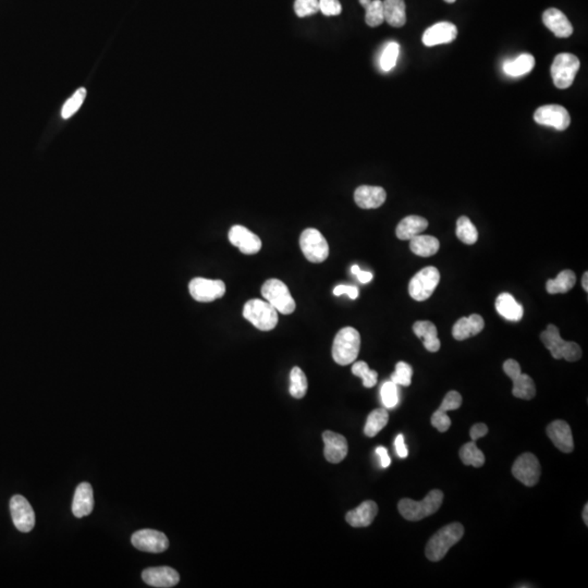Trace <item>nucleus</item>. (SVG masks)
I'll list each match as a JSON object with an SVG mask.
<instances>
[{
    "mask_svg": "<svg viewBox=\"0 0 588 588\" xmlns=\"http://www.w3.org/2000/svg\"><path fill=\"white\" fill-rule=\"evenodd\" d=\"M464 527L461 523L454 522L443 526L428 540L425 555L428 560L437 562L445 558L451 547L463 537Z\"/></svg>",
    "mask_w": 588,
    "mask_h": 588,
    "instance_id": "f257e3e1",
    "label": "nucleus"
},
{
    "mask_svg": "<svg viewBox=\"0 0 588 588\" xmlns=\"http://www.w3.org/2000/svg\"><path fill=\"white\" fill-rule=\"evenodd\" d=\"M443 501V492L438 489H434L422 501H414L408 498L400 500L398 509L405 519L416 522L438 511Z\"/></svg>",
    "mask_w": 588,
    "mask_h": 588,
    "instance_id": "f03ea898",
    "label": "nucleus"
},
{
    "mask_svg": "<svg viewBox=\"0 0 588 588\" xmlns=\"http://www.w3.org/2000/svg\"><path fill=\"white\" fill-rule=\"evenodd\" d=\"M361 336L353 327H344L335 337L332 357L337 364L346 366L352 364L359 353Z\"/></svg>",
    "mask_w": 588,
    "mask_h": 588,
    "instance_id": "7ed1b4c3",
    "label": "nucleus"
},
{
    "mask_svg": "<svg viewBox=\"0 0 588 588\" xmlns=\"http://www.w3.org/2000/svg\"><path fill=\"white\" fill-rule=\"evenodd\" d=\"M540 340L551 352L553 359L576 362L582 357L580 346L576 342L564 341L555 325H548L546 330L540 334Z\"/></svg>",
    "mask_w": 588,
    "mask_h": 588,
    "instance_id": "20e7f679",
    "label": "nucleus"
},
{
    "mask_svg": "<svg viewBox=\"0 0 588 588\" xmlns=\"http://www.w3.org/2000/svg\"><path fill=\"white\" fill-rule=\"evenodd\" d=\"M243 316L262 331L273 330L279 319L277 310L268 302L258 299L247 301L243 308Z\"/></svg>",
    "mask_w": 588,
    "mask_h": 588,
    "instance_id": "39448f33",
    "label": "nucleus"
},
{
    "mask_svg": "<svg viewBox=\"0 0 588 588\" xmlns=\"http://www.w3.org/2000/svg\"><path fill=\"white\" fill-rule=\"evenodd\" d=\"M262 296L283 315H290L296 311V301L288 287L279 279H268L262 285Z\"/></svg>",
    "mask_w": 588,
    "mask_h": 588,
    "instance_id": "423d86ee",
    "label": "nucleus"
},
{
    "mask_svg": "<svg viewBox=\"0 0 588 588\" xmlns=\"http://www.w3.org/2000/svg\"><path fill=\"white\" fill-rule=\"evenodd\" d=\"M440 281L439 270L433 266L423 268L418 271L409 283V293L411 298L418 302H423L431 298L434 291Z\"/></svg>",
    "mask_w": 588,
    "mask_h": 588,
    "instance_id": "0eeeda50",
    "label": "nucleus"
},
{
    "mask_svg": "<svg viewBox=\"0 0 588 588\" xmlns=\"http://www.w3.org/2000/svg\"><path fill=\"white\" fill-rule=\"evenodd\" d=\"M580 60L574 55L567 53L557 55L550 69L555 87L560 89L570 87L580 70Z\"/></svg>",
    "mask_w": 588,
    "mask_h": 588,
    "instance_id": "6e6552de",
    "label": "nucleus"
},
{
    "mask_svg": "<svg viewBox=\"0 0 588 588\" xmlns=\"http://www.w3.org/2000/svg\"><path fill=\"white\" fill-rule=\"evenodd\" d=\"M301 250L308 262H325L329 256V245L326 239L319 230L308 228L302 232L300 237Z\"/></svg>",
    "mask_w": 588,
    "mask_h": 588,
    "instance_id": "1a4fd4ad",
    "label": "nucleus"
},
{
    "mask_svg": "<svg viewBox=\"0 0 588 588\" xmlns=\"http://www.w3.org/2000/svg\"><path fill=\"white\" fill-rule=\"evenodd\" d=\"M504 371L513 382L512 395L523 400H532L536 395L534 380L528 375L522 374L519 363L515 359H508L504 363Z\"/></svg>",
    "mask_w": 588,
    "mask_h": 588,
    "instance_id": "9d476101",
    "label": "nucleus"
},
{
    "mask_svg": "<svg viewBox=\"0 0 588 588\" xmlns=\"http://www.w3.org/2000/svg\"><path fill=\"white\" fill-rule=\"evenodd\" d=\"M513 476L527 487H533L537 484L542 474L538 458L530 452L523 454L517 458L512 466Z\"/></svg>",
    "mask_w": 588,
    "mask_h": 588,
    "instance_id": "9b49d317",
    "label": "nucleus"
},
{
    "mask_svg": "<svg viewBox=\"0 0 588 588\" xmlns=\"http://www.w3.org/2000/svg\"><path fill=\"white\" fill-rule=\"evenodd\" d=\"M192 298L197 302H213L222 298L226 293V285L222 280H211L205 278H194L188 285Z\"/></svg>",
    "mask_w": 588,
    "mask_h": 588,
    "instance_id": "f8f14e48",
    "label": "nucleus"
},
{
    "mask_svg": "<svg viewBox=\"0 0 588 588\" xmlns=\"http://www.w3.org/2000/svg\"><path fill=\"white\" fill-rule=\"evenodd\" d=\"M534 120L538 125L555 127L558 131L567 130L571 123L570 114L560 105L542 106L535 112Z\"/></svg>",
    "mask_w": 588,
    "mask_h": 588,
    "instance_id": "ddd939ff",
    "label": "nucleus"
},
{
    "mask_svg": "<svg viewBox=\"0 0 588 588\" xmlns=\"http://www.w3.org/2000/svg\"><path fill=\"white\" fill-rule=\"evenodd\" d=\"M10 512L17 530L22 533L33 530L35 526V513L30 502L24 496L16 495L11 498Z\"/></svg>",
    "mask_w": 588,
    "mask_h": 588,
    "instance_id": "4468645a",
    "label": "nucleus"
},
{
    "mask_svg": "<svg viewBox=\"0 0 588 588\" xmlns=\"http://www.w3.org/2000/svg\"><path fill=\"white\" fill-rule=\"evenodd\" d=\"M132 545L145 553H161L168 549L169 540L163 533L155 530H141L131 537Z\"/></svg>",
    "mask_w": 588,
    "mask_h": 588,
    "instance_id": "2eb2a0df",
    "label": "nucleus"
},
{
    "mask_svg": "<svg viewBox=\"0 0 588 588\" xmlns=\"http://www.w3.org/2000/svg\"><path fill=\"white\" fill-rule=\"evenodd\" d=\"M230 243L239 249L240 252L245 255H254L260 252L262 249V240L260 237L253 233L252 231L243 227V226H233L230 229Z\"/></svg>",
    "mask_w": 588,
    "mask_h": 588,
    "instance_id": "dca6fc26",
    "label": "nucleus"
},
{
    "mask_svg": "<svg viewBox=\"0 0 588 588\" xmlns=\"http://www.w3.org/2000/svg\"><path fill=\"white\" fill-rule=\"evenodd\" d=\"M462 405V397L458 391H449L446 397L443 399V403L439 407L438 410L436 411L431 416V425L440 431L445 433L448 431L451 426V420L447 416L448 411L456 410Z\"/></svg>",
    "mask_w": 588,
    "mask_h": 588,
    "instance_id": "f3484780",
    "label": "nucleus"
},
{
    "mask_svg": "<svg viewBox=\"0 0 588 588\" xmlns=\"http://www.w3.org/2000/svg\"><path fill=\"white\" fill-rule=\"evenodd\" d=\"M142 578L148 585L158 588H170L176 586L180 576L175 569L169 567H156L143 571Z\"/></svg>",
    "mask_w": 588,
    "mask_h": 588,
    "instance_id": "a211bd4d",
    "label": "nucleus"
},
{
    "mask_svg": "<svg viewBox=\"0 0 588 588\" xmlns=\"http://www.w3.org/2000/svg\"><path fill=\"white\" fill-rule=\"evenodd\" d=\"M458 36V28L450 22H439L428 28L423 34V44L433 47L441 44L452 43Z\"/></svg>",
    "mask_w": 588,
    "mask_h": 588,
    "instance_id": "6ab92c4d",
    "label": "nucleus"
},
{
    "mask_svg": "<svg viewBox=\"0 0 588 588\" xmlns=\"http://www.w3.org/2000/svg\"><path fill=\"white\" fill-rule=\"evenodd\" d=\"M323 440L325 443L323 454L327 461L330 463H340L348 454V441L344 436L334 431H327L323 434Z\"/></svg>",
    "mask_w": 588,
    "mask_h": 588,
    "instance_id": "aec40b11",
    "label": "nucleus"
},
{
    "mask_svg": "<svg viewBox=\"0 0 588 588\" xmlns=\"http://www.w3.org/2000/svg\"><path fill=\"white\" fill-rule=\"evenodd\" d=\"M547 435L550 440L559 450L564 454H570L574 449L572 431L570 425L564 420H555L547 427Z\"/></svg>",
    "mask_w": 588,
    "mask_h": 588,
    "instance_id": "412c9836",
    "label": "nucleus"
},
{
    "mask_svg": "<svg viewBox=\"0 0 588 588\" xmlns=\"http://www.w3.org/2000/svg\"><path fill=\"white\" fill-rule=\"evenodd\" d=\"M386 199L387 193L380 186H361L354 192V201L363 209L378 208Z\"/></svg>",
    "mask_w": 588,
    "mask_h": 588,
    "instance_id": "4be33fe9",
    "label": "nucleus"
},
{
    "mask_svg": "<svg viewBox=\"0 0 588 588\" xmlns=\"http://www.w3.org/2000/svg\"><path fill=\"white\" fill-rule=\"evenodd\" d=\"M542 22L549 31L559 39H568L573 34V26L562 11L555 8L547 9L542 15Z\"/></svg>",
    "mask_w": 588,
    "mask_h": 588,
    "instance_id": "5701e85b",
    "label": "nucleus"
},
{
    "mask_svg": "<svg viewBox=\"0 0 588 588\" xmlns=\"http://www.w3.org/2000/svg\"><path fill=\"white\" fill-rule=\"evenodd\" d=\"M93 509H94V497H93L92 486L89 483H82L74 492L72 512L74 517L81 519L91 515Z\"/></svg>",
    "mask_w": 588,
    "mask_h": 588,
    "instance_id": "b1692460",
    "label": "nucleus"
},
{
    "mask_svg": "<svg viewBox=\"0 0 588 588\" xmlns=\"http://www.w3.org/2000/svg\"><path fill=\"white\" fill-rule=\"evenodd\" d=\"M485 327L484 319L481 315L473 314L469 317H462L456 321L452 328V336L458 341H463L471 337L476 336Z\"/></svg>",
    "mask_w": 588,
    "mask_h": 588,
    "instance_id": "393cba45",
    "label": "nucleus"
},
{
    "mask_svg": "<svg viewBox=\"0 0 588 588\" xmlns=\"http://www.w3.org/2000/svg\"><path fill=\"white\" fill-rule=\"evenodd\" d=\"M377 513L378 507L376 502L367 500L359 504V507L348 512L346 519L352 527H366L372 524Z\"/></svg>",
    "mask_w": 588,
    "mask_h": 588,
    "instance_id": "a878e982",
    "label": "nucleus"
},
{
    "mask_svg": "<svg viewBox=\"0 0 588 588\" xmlns=\"http://www.w3.org/2000/svg\"><path fill=\"white\" fill-rule=\"evenodd\" d=\"M427 227V220H425L423 217L411 215V216L405 217L404 220L399 222L397 230H395V235H397L398 239L410 241L413 238L425 231Z\"/></svg>",
    "mask_w": 588,
    "mask_h": 588,
    "instance_id": "bb28decb",
    "label": "nucleus"
},
{
    "mask_svg": "<svg viewBox=\"0 0 588 588\" xmlns=\"http://www.w3.org/2000/svg\"><path fill=\"white\" fill-rule=\"evenodd\" d=\"M413 331L416 337L422 339L425 349L429 352H438L440 349V340L438 339V331L431 321H416L413 325Z\"/></svg>",
    "mask_w": 588,
    "mask_h": 588,
    "instance_id": "cd10ccee",
    "label": "nucleus"
},
{
    "mask_svg": "<svg viewBox=\"0 0 588 588\" xmlns=\"http://www.w3.org/2000/svg\"><path fill=\"white\" fill-rule=\"evenodd\" d=\"M496 310L504 319L519 321L523 319L524 308L510 293H501L496 299Z\"/></svg>",
    "mask_w": 588,
    "mask_h": 588,
    "instance_id": "c85d7f7f",
    "label": "nucleus"
},
{
    "mask_svg": "<svg viewBox=\"0 0 588 588\" xmlns=\"http://www.w3.org/2000/svg\"><path fill=\"white\" fill-rule=\"evenodd\" d=\"M384 21L393 28H401L407 22V11H405L404 0H384Z\"/></svg>",
    "mask_w": 588,
    "mask_h": 588,
    "instance_id": "c756f323",
    "label": "nucleus"
},
{
    "mask_svg": "<svg viewBox=\"0 0 588 588\" xmlns=\"http://www.w3.org/2000/svg\"><path fill=\"white\" fill-rule=\"evenodd\" d=\"M534 57L531 54H522L515 59L504 62V71L509 77H522L525 74L530 73L534 69Z\"/></svg>",
    "mask_w": 588,
    "mask_h": 588,
    "instance_id": "7c9ffc66",
    "label": "nucleus"
},
{
    "mask_svg": "<svg viewBox=\"0 0 588 588\" xmlns=\"http://www.w3.org/2000/svg\"><path fill=\"white\" fill-rule=\"evenodd\" d=\"M440 243L437 238L431 235H416L410 240V249L413 253L422 258H429L438 252Z\"/></svg>",
    "mask_w": 588,
    "mask_h": 588,
    "instance_id": "2f4dec72",
    "label": "nucleus"
},
{
    "mask_svg": "<svg viewBox=\"0 0 588 588\" xmlns=\"http://www.w3.org/2000/svg\"><path fill=\"white\" fill-rule=\"evenodd\" d=\"M576 274L572 270H563L555 279H549L546 283V290L550 294L567 293L576 285Z\"/></svg>",
    "mask_w": 588,
    "mask_h": 588,
    "instance_id": "473e14b6",
    "label": "nucleus"
},
{
    "mask_svg": "<svg viewBox=\"0 0 588 588\" xmlns=\"http://www.w3.org/2000/svg\"><path fill=\"white\" fill-rule=\"evenodd\" d=\"M389 420V414L388 411L384 409H377L373 411L367 418L366 424H365L364 433L367 437H375L377 434L382 431Z\"/></svg>",
    "mask_w": 588,
    "mask_h": 588,
    "instance_id": "72a5a7b5",
    "label": "nucleus"
},
{
    "mask_svg": "<svg viewBox=\"0 0 588 588\" xmlns=\"http://www.w3.org/2000/svg\"><path fill=\"white\" fill-rule=\"evenodd\" d=\"M456 237L465 244H475L479 239V232L473 222L466 216H461L456 222Z\"/></svg>",
    "mask_w": 588,
    "mask_h": 588,
    "instance_id": "f704fd0d",
    "label": "nucleus"
},
{
    "mask_svg": "<svg viewBox=\"0 0 588 588\" xmlns=\"http://www.w3.org/2000/svg\"><path fill=\"white\" fill-rule=\"evenodd\" d=\"M460 458L465 465L474 467H481L485 463V456L479 448L475 441L467 443L460 449Z\"/></svg>",
    "mask_w": 588,
    "mask_h": 588,
    "instance_id": "c9c22d12",
    "label": "nucleus"
},
{
    "mask_svg": "<svg viewBox=\"0 0 588 588\" xmlns=\"http://www.w3.org/2000/svg\"><path fill=\"white\" fill-rule=\"evenodd\" d=\"M308 378L300 367H293L290 374V393L296 399L305 397L308 391Z\"/></svg>",
    "mask_w": 588,
    "mask_h": 588,
    "instance_id": "e433bc0d",
    "label": "nucleus"
},
{
    "mask_svg": "<svg viewBox=\"0 0 588 588\" xmlns=\"http://www.w3.org/2000/svg\"><path fill=\"white\" fill-rule=\"evenodd\" d=\"M399 54H400V45L395 42L388 43L380 56V69L384 72L391 71L397 64Z\"/></svg>",
    "mask_w": 588,
    "mask_h": 588,
    "instance_id": "4c0bfd02",
    "label": "nucleus"
},
{
    "mask_svg": "<svg viewBox=\"0 0 588 588\" xmlns=\"http://www.w3.org/2000/svg\"><path fill=\"white\" fill-rule=\"evenodd\" d=\"M366 13H365V22L367 26L376 28L382 24L384 21V6L382 0H372V3L367 6Z\"/></svg>",
    "mask_w": 588,
    "mask_h": 588,
    "instance_id": "58836bf2",
    "label": "nucleus"
},
{
    "mask_svg": "<svg viewBox=\"0 0 588 588\" xmlns=\"http://www.w3.org/2000/svg\"><path fill=\"white\" fill-rule=\"evenodd\" d=\"M85 97H87V89L84 87L78 89L77 92L74 93L69 100L64 103V107L62 109V118L69 119L70 117H72L84 103Z\"/></svg>",
    "mask_w": 588,
    "mask_h": 588,
    "instance_id": "ea45409f",
    "label": "nucleus"
},
{
    "mask_svg": "<svg viewBox=\"0 0 588 588\" xmlns=\"http://www.w3.org/2000/svg\"><path fill=\"white\" fill-rule=\"evenodd\" d=\"M352 373L355 376L361 377L364 387L373 388L377 384L378 374L369 368L368 365L365 362L359 361L354 363L353 366H352Z\"/></svg>",
    "mask_w": 588,
    "mask_h": 588,
    "instance_id": "a19ab883",
    "label": "nucleus"
},
{
    "mask_svg": "<svg viewBox=\"0 0 588 588\" xmlns=\"http://www.w3.org/2000/svg\"><path fill=\"white\" fill-rule=\"evenodd\" d=\"M382 404L386 409H395L399 403V391L398 384L392 382H386L380 389Z\"/></svg>",
    "mask_w": 588,
    "mask_h": 588,
    "instance_id": "79ce46f5",
    "label": "nucleus"
},
{
    "mask_svg": "<svg viewBox=\"0 0 588 588\" xmlns=\"http://www.w3.org/2000/svg\"><path fill=\"white\" fill-rule=\"evenodd\" d=\"M413 369L411 365L405 362H399L395 365V371L391 375V382H395L398 386H404L409 387L412 382Z\"/></svg>",
    "mask_w": 588,
    "mask_h": 588,
    "instance_id": "37998d69",
    "label": "nucleus"
},
{
    "mask_svg": "<svg viewBox=\"0 0 588 588\" xmlns=\"http://www.w3.org/2000/svg\"><path fill=\"white\" fill-rule=\"evenodd\" d=\"M294 11L300 18L313 16L319 11V0H296Z\"/></svg>",
    "mask_w": 588,
    "mask_h": 588,
    "instance_id": "c03bdc74",
    "label": "nucleus"
},
{
    "mask_svg": "<svg viewBox=\"0 0 588 588\" xmlns=\"http://www.w3.org/2000/svg\"><path fill=\"white\" fill-rule=\"evenodd\" d=\"M319 10L323 16H339L342 11V6L339 0H319Z\"/></svg>",
    "mask_w": 588,
    "mask_h": 588,
    "instance_id": "a18cd8bd",
    "label": "nucleus"
},
{
    "mask_svg": "<svg viewBox=\"0 0 588 588\" xmlns=\"http://www.w3.org/2000/svg\"><path fill=\"white\" fill-rule=\"evenodd\" d=\"M334 294L337 296L348 294L350 299L355 300L359 296V289L357 287H353V285H337L336 288L334 289Z\"/></svg>",
    "mask_w": 588,
    "mask_h": 588,
    "instance_id": "49530a36",
    "label": "nucleus"
},
{
    "mask_svg": "<svg viewBox=\"0 0 588 588\" xmlns=\"http://www.w3.org/2000/svg\"><path fill=\"white\" fill-rule=\"evenodd\" d=\"M488 434V427L485 424L477 423L473 425L470 431V436L473 441L479 440V438H483L484 436Z\"/></svg>",
    "mask_w": 588,
    "mask_h": 588,
    "instance_id": "de8ad7c7",
    "label": "nucleus"
},
{
    "mask_svg": "<svg viewBox=\"0 0 588 588\" xmlns=\"http://www.w3.org/2000/svg\"><path fill=\"white\" fill-rule=\"evenodd\" d=\"M351 271L352 274L357 276V279H359L361 283H368L369 281H372L373 274L369 273V271H363V270L359 269L357 265L352 266Z\"/></svg>",
    "mask_w": 588,
    "mask_h": 588,
    "instance_id": "09e8293b",
    "label": "nucleus"
},
{
    "mask_svg": "<svg viewBox=\"0 0 588 588\" xmlns=\"http://www.w3.org/2000/svg\"><path fill=\"white\" fill-rule=\"evenodd\" d=\"M395 450H397L398 456L400 458H405L408 456L409 451L405 446L404 437L403 435H398L395 441Z\"/></svg>",
    "mask_w": 588,
    "mask_h": 588,
    "instance_id": "8fccbe9b",
    "label": "nucleus"
},
{
    "mask_svg": "<svg viewBox=\"0 0 588 588\" xmlns=\"http://www.w3.org/2000/svg\"><path fill=\"white\" fill-rule=\"evenodd\" d=\"M376 454L380 456V464H382V467H384V469L389 467L390 464H391V460H390L387 449L384 448V447H378V448L376 449Z\"/></svg>",
    "mask_w": 588,
    "mask_h": 588,
    "instance_id": "3c124183",
    "label": "nucleus"
},
{
    "mask_svg": "<svg viewBox=\"0 0 588 588\" xmlns=\"http://www.w3.org/2000/svg\"><path fill=\"white\" fill-rule=\"evenodd\" d=\"M587 280H588V273H587V271H586V273L584 274L583 279H582V285H583V289H584V290L586 291V292H587V291H588Z\"/></svg>",
    "mask_w": 588,
    "mask_h": 588,
    "instance_id": "603ef678",
    "label": "nucleus"
},
{
    "mask_svg": "<svg viewBox=\"0 0 588 588\" xmlns=\"http://www.w3.org/2000/svg\"><path fill=\"white\" fill-rule=\"evenodd\" d=\"M588 504H585V507H584L583 511V519L584 522H585L586 526H588Z\"/></svg>",
    "mask_w": 588,
    "mask_h": 588,
    "instance_id": "864d4df0",
    "label": "nucleus"
},
{
    "mask_svg": "<svg viewBox=\"0 0 588 588\" xmlns=\"http://www.w3.org/2000/svg\"><path fill=\"white\" fill-rule=\"evenodd\" d=\"M371 3H372V0H359V3H361L364 8H366L367 6H368Z\"/></svg>",
    "mask_w": 588,
    "mask_h": 588,
    "instance_id": "5fc2aeb1",
    "label": "nucleus"
},
{
    "mask_svg": "<svg viewBox=\"0 0 588 588\" xmlns=\"http://www.w3.org/2000/svg\"><path fill=\"white\" fill-rule=\"evenodd\" d=\"M445 1L448 3H456V0H445Z\"/></svg>",
    "mask_w": 588,
    "mask_h": 588,
    "instance_id": "6e6d98bb",
    "label": "nucleus"
}]
</instances>
